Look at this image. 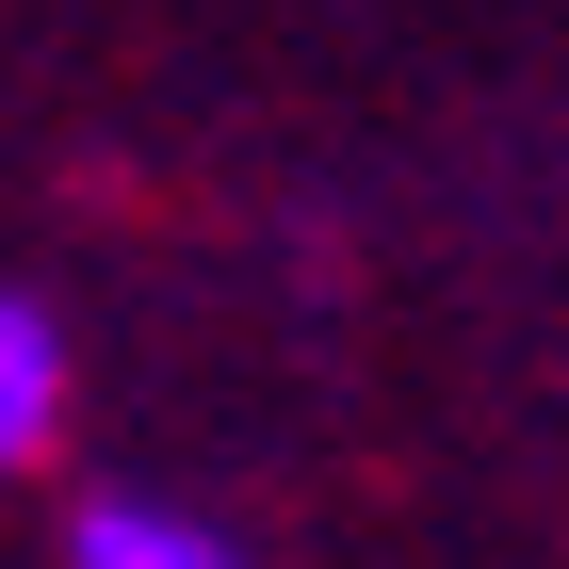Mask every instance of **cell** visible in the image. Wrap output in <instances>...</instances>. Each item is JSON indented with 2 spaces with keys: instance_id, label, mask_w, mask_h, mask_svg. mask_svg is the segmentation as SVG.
<instances>
[{
  "instance_id": "cell-1",
  "label": "cell",
  "mask_w": 569,
  "mask_h": 569,
  "mask_svg": "<svg viewBox=\"0 0 569 569\" xmlns=\"http://www.w3.org/2000/svg\"><path fill=\"white\" fill-rule=\"evenodd\" d=\"M66 423V326L33 293H0V488L33 472V439Z\"/></svg>"
},
{
  "instance_id": "cell-2",
  "label": "cell",
  "mask_w": 569,
  "mask_h": 569,
  "mask_svg": "<svg viewBox=\"0 0 569 569\" xmlns=\"http://www.w3.org/2000/svg\"><path fill=\"white\" fill-rule=\"evenodd\" d=\"M66 553H82V569H212L228 537L179 521V505H147V488H98L82 521H66Z\"/></svg>"
}]
</instances>
